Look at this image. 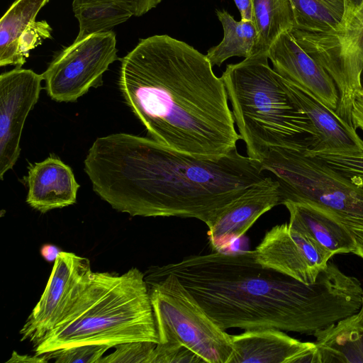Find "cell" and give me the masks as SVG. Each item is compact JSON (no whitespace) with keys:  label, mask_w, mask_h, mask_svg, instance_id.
I'll list each match as a JSON object with an SVG mask.
<instances>
[{"label":"cell","mask_w":363,"mask_h":363,"mask_svg":"<svg viewBox=\"0 0 363 363\" xmlns=\"http://www.w3.org/2000/svg\"><path fill=\"white\" fill-rule=\"evenodd\" d=\"M12 362V363H35V362H40V363H44V362H48V361L46 359L45 356L43 354L42 355H27V354H19L16 352H13L11 358L6 362Z\"/></svg>","instance_id":"cell-33"},{"label":"cell","mask_w":363,"mask_h":363,"mask_svg":"<svg viewBox=\"0 0 363 363\" xmlns=\"http://www.w3.org/2000/svg\"><path fill=\"white\" fill-rule=\"evenodd\" d=\"M240 13L241 20L244 21H252V0H233Z\"/></svg>","instance_id":"cell-34"},{"label":"cell","mask_w":363,"mask_h":363,"mask_svg":"<svg viewBox=\"0 0 363 363\" xmlns=\"http://www.w3.org/2000/svg\"><path fill=\"white\" fill-rule=\"evenodd\" d=\"M121 60L120 90L152 139L199 159L237 148L225 86L206 55L164 34L140 39Z\"/></svg>","instance_id":"cell-2"},{"label":"cell","mask_w":363,"mask_h":363,"mask_svg":"<svg viewBox=\"0 0 363 363\" xmlns=\"http://www.w3.org/2000/svg\"><path fill=\"white\" fill-rule=\"evenodd\" d=\"M289 225L333 256L354 252L351 228L334 213L312 203L286 201Z\"/></svg>","instance_id":"cell-17"},{"label":"cell","mask_w":363,"mask_h":363,"mask_svg":"<svg viewBox=\"0 0 363 363\" xmlns=\"http://www.w3.org/2000/svg\"><path fill=\"white\" fill-rule=\"evenodd\" d=\"M353 128L363 131V88L357 94L352 109Z\"/></svg>","instance_id":"cell-31"},{"label":"cell","mask_w":363,"mask_h":363,"mask_svg":"<svg viewBox=\"0 0 363 363\" xmlns=\"http://www.w3.org/2000/svg\"><path fill=\"white\" fill-rule=\"evenodd\" d=\"M291 32L335 82L339 94L335 114L347 130L355 132L352 109L363 88V1L340 31L311 33L294 28Z\"/></svg>","instance_id":"cell-8"},{"label":"cell","mask_w":363,"mask_h":363,"mask_svg":"<svg viewBox=\"0 0 363 363\" xmlns=\"http://www.w3.org/2000/svg\"><path fill=\"white\" fill-rule=\"evenodd\" d=\"M252 6L257 30L252 55H268L269 48L278 37L294 28V8L290 0H252Z\"/></svg>","instance_id":"cell-20"},{"label":"cell","mask_w":363,"mask_h":363,"mask_svg":"<svg viewBox=\"0 0 363 363\" xmlns=\"http://www.w3.org/2000/svg\"><path fill=\"white\" fill-rule=\"evenodd\" d=\"M313 335L318 363H363V320L357 313Z\"/></svg>","instance_id":"cell-19"},{"label":"cell","mask_w":363,"mask_h":363,"mask_svg":"<svg viewBox=\"0 0 363 363\" xmlns=\"http://www.w3.org/2000/svg\"><path fill=\"white\" fill-rule=\"evenodd\" d=\"M350 228L356 245V249L353 253L363 259V225Z\"/></svg>","instance_id":"cell-35"},{"label":"cell","mask_w":363,"mask_h":363,"mask_svg":"<svg viewBox=\"0 0 363 363\" xmlns=\"http://www.w3.org/2000/svg\"><path fill=\"white\" fill-rule=\"evenodd\" d=\"M72 9L79 26L74 42L111 31L133 16L117 0H73Z\"/></svg>","instance_id":"cell-23"},{"label":"cell","mask_w":363,"mask_h":363,"mask_svg":"<svg viewBox=\"0 0 363 363\" xmlns=\"http://www.w3.org/2000/svg\"><path fill=\"white\" fill-rule=\"evenodd\" d=\"M93 190L132 216L194 218L208 226L248 188L267 176L237 148L199 159L128 133L98 138L84 162Z\"/></svg>","instance_id":"cell-1"},{"label":"cell","mask_w":363,"mask_h":363,"mask_svg":"<svg viewBox=\"0 0 363 363\" xmlns=\"http://www.w3.org/2000/svg\"><path fill=\"white\" fill-rule=\"evenodd\" d=\"M110 348L104 345H82L60 348L43 355L48 362L53 360L56 363H99Z\"/></svg>","instance_id":"cell-26"},{"label":"cell","mask_w":363,"mask_h":363,"mask_svg":"<svg viewBox=\"0 0 363 363\" xmlns=\"http://www.w3.org/2000/svg\"><path fill=\"white\" fill-rule=\"evenodd\" d=\"M159 342L183 346L205 363H230L231 335L220 328L173 274L145 273Z\"/></svg>","instance_id":"cell-7"},{"label":"cell","mask_w":363,"mask_h":363,"mask_svg":"<svg viewBox=\"0 0 363 363\" xmlns=\"http://www.w3.org/2000/svg\"><path fill=\"white\" fill-rule=\"evenodd\" d=\"M60 251L52 245H45L41 248L43 257L49 262L55 261Z\"/></svg>","instance_id":"cell-36"},{"label":"cell","mask_w":363,"mask_h":363,"mask_svg":"<svg viewBox=\"0 0 363 363\" xmlns=\"http://www.w3.org/2000/svg\"><path fill=\"white\" fill-rule=\"evenodd\" d=\"M134 16L140 17L157 7L162 0H117Z\"/></svg>","instance_id":"cell-30"},{"label":"cell","mask_w":363,"mask_h":363,"mask_svg":"<svg viewBox=\"0 0 363 363\" xmlns=\"http://www.w3.org/2000/svg\"><path fill=\"white\" fill-rule=\"evenodd\" d=\"M279 204V182L267 176L229 203L208 226L213 248L222 252L242 237L262 214Z\"/></svg>","instance_id":"cell-14"},{"label":"cell","mask_w":363,"mask_h":363,"mask_svg":"<svg viewBox=\"0 0 363 363\" xmlns=\"http://www.w3.org/2000/svg\"><path fill=\"white\" fill-rule=\"evenodd\" d=\"M359 317L363 320V294L362 296V304L359 311L357 313Z\"/></svg>","instance_id":"cell-37"},{"label":"cell","mask_w":363,"mask_h":363,"mask_svg":"<svg viewBox=\"0 0 363 363\" xmlns=\"http://www.w3.org/2000/svg\"><path fill=\"white\" fill-rule=\"evenodd\" d=\"M146 273L174 274L224 330L275 328L313 335L342 319L346 308L345 285L333 269L307 284L263 266L255 250L190 255Z\"/></svg>","instance_id":"cell-3"},{"label":"cell","mask_w":363,"mask_h":363,"mask_svg":"<svg viewBox=\"0 0 363 363\" xmlns=\"http://www.w3.org/2000/svg\"><path fill=\"white\" fill-rule=\"evenodd\" d=\"M306 151V150H305ZM318 157L356 185L363 188V150L308 153Z\"/></svg>","instance_id":"cell-25"},{"label":"cell","mask_w":363,"mask_h":363,"mask_svg":"<svg viewBox=\"0 0 363 363\" xmlns=\"http://www.w3.org/2000/svg\"><path fill=\"white\" fill-rule=\"evenodd\" d=\"M50 0H16L0 21V66L23 64L18 52L21 35Z\"/></svg>","instance_id":"cell-21"},{"label":"cell","mask_w":363,"mask_h":363,"mask_svg":"<svg viewBox=\"0 0 363 363\" xmlns=\"http://www.w3.org/2000/svg\"><path fill=\"white\" fill-rule=\"evenodd\" d=\"M267 55H255L223 72L228 99L247 156L259 161L271 147L313 148L317 135Z\"/></svg>","instance_id":"cell-5"},{"label":"cell","mask_w":363,"mask_h":363,"mask_svg":"<svg viewBox=\"0 0 363 363\" xmlns=\"http://www.w3.org/2000/svg\"><path fill=\"white\" fill-rule=\"evenodd\" d=\"M89 260L60 251L45 290L20 330L21 340L40 342L71 312L91 282Z\"/></svg>","instance_id":"cell-10"},{"label":"cell","mask_w":363,"mask_h":363,"mask_svg":"<svg viewBox=\"0 0 363 363\" xmlns=\"http://www.w3.org/2000/svg\"><path fill=\"white\" fill-rule=\"evenodd\" d=\"M28 169L26 202L30 207L45 213L76 202L79 184L70 167L59 158L50 155Z\"/></svg>","instance_id":"cell-16"},{"label":"cell","mask_w":363,"mask_h":363,"mask_svg":"<svg viewBox=\"0 0 363 363\" xmlns=\"http://www.w3.org/2000/svg\"><path fill=\"white\" fill-rule=\"evenodd\" d=\"M216 13L223 27V38L206 55L211 65L220 67L232 57H251L257 40L254 23L238 21L225 10H216Z\"/></svg>","instance_id":"cell-22"},{"label":"cell","mask_w":363,"mask_h":363,"mask_svg":"<svg viewBox=\"0 0 363 363\" xmlns=\"http://www.w3.org/2000/svg\"><path fill=\"white\" fill-rule=\"evenodd\" d=\"M231 338L230 363H318L315 342L300 341L281 330H247Z\"/></svg>","instance_id":"cell-15"},{"label":"cell","mask_w":363,"mask_h":363,"mask_svg":"<svg viewBox=\"0 0 363 363\" xmlns=\"http://www.w3.org/2000/svg\"><path fill=\"white\" fill-rule=\"evenodd\" d=\"M286 80V79H285ZM299 107L307 114L317 135V141L308 153L342 152L363 150V140L348 130L334 112L309 91L286 81Z\"/></svg>","instance_id":"cell-18"},{"label":"cell","mask_w":363,"mask_h":363,"mask_svg":"<svg viewBox=\"0 0 363 363\" xmlns=\"http://www.w3.org/2000/svg\"><path fill=\"white\" fill-rule=\"evenodd\" d=\"M159 342L145 274L133 267L121 275L94 272L67 317L40 342L35 354L82 345L111 347L128 342Z\"/></svg>","instance_id":"cell-4"},{"label":"cell","mask_w":363,"mask_h":363,"mask_svg":"<svg viewBox=\"0 0 363 363\" xmlns=\"http://www.w3.org/2000/svg\"><path fill=\"white\" fill-rule=\"evenodd\" d=\"M205 363L196 354L183 346L157 343L153 352L152 363Z\"/></svg>","instance_id":"cell-29"},{"label":"cell","mask_w":363,"mask_h":363,"mask_svg":"<svg viewBox=\"0 0 363 363\" xmlns=\"http://www.w3.org/2000/svg\"><path fill=\"white\" fill-rule=\"evenodd\" d=\"M306 149L271 147L259 161L279 184L281 204L306 202L338 216L350 227L363 225V188ZM309 149V148H308Z\"/></svg>","instance_id":"cell-6"},{"label":"cell","mask_w":363,"mask_h":363,"mask_svg":"<svg viewBox=\"0 0 363 363\" xmlns=\"http://www.w3.org/2000/svg\"><path fill=\"white\" fill-rule=\"evenodd\" d=\"M363 0H343L344 1V12L342 19L340 23V28L339 29H342L345 24L349 21V19L352 17L354 13L357 10L359 7L361 3ZM336 31V32H337Z\"/></svg>","instance_id":"cell-32"},{"label":"cell","mask_w":363,"mask_h":363,"mask_svg":"<svg viewBox=\"0 0 363 363\" xmlns=\"http://www.w3.org/2000/svg\"><path fill=\"white\" fill-rule=\"evenodd\" d=\"M268 57L273 69L286 81L311 93L333 112L339 94L327 71L296 42L291 31L283 33L272 43Z\"/></svg>","instance_id":"cell-13"},{"label":"cell","mask_w":363,"mask_h":363,"mask_svg":"<svg viewBox=\"0 0 363 363\" xmlns=\"http://www.w3.org/2000/svg\"><path fill=\"white\" fill-rule=\"evenodd\" d=\"M295 29L311 33L336 32L344 12L343 0H290Z\"/></svg>","instance_id":"cell-24"},{"label":"cell","mask_w":363,"mask_h":363,"mask_svg":"<svg viewBox=\"0 0 363 363\" xmlns=\"http://www.w3.org/2000/svg\"><path fill=\"white\" fill-rule=\"evenodd\" d=\"M52 28L46 21L30 23L21 35L18 40V52L23 65L29 57V52L42 42L50 38Z\"/></svg>","instance_id":"cell-28"},{"label":"cell","mask_w":363,"mask_h":363,"mask_svg":"<svg viewBox=\"0 0 363 363\" xmlns=\"http://www.w3.org/2000/svg\"><path fill=\"white\" fill-rule=\"evenodd\" d=\"M113 30L73 42L54 57L42 74L48 96L57 102H74L91 87L102 85L109 65L117 55Z\"/></svg>","instance_id":"cell-9"},{"label":"cell","mask_w":363,"mask_h":363,"mask_svg":"<svg viewBox=\"0 0 363 363\" xmlns=\"http://www.w3.org/2000/svg\"><path fill=\"white\" fill-rule=\"evenodd\" d=\"M43 80L31 69L16 67L0 76V179L19 157L26 119L38 101Z\"/></svg>","instance_id":"cell-11"},{"label":"cell","mask_w":363,"mask_h":363,"mask_svg":"<svg viewBox=\"0 0 363 363\" xmlns=\"http://www.w3.org/2000/svg\"><path fill=\"white\" fill-rule=\"evenodd\" d=\"M255 252L263 266L307 284L316 281L333 256L289 223L267 231Z\"/></svg>","instance_id":"cell-12"},{"label":"cell","mask_w":363,"mask_h":363,"mask_svg":"<svg viewBox=\"0 0 363 363\" xmlns=\"http://www.w3.org/2000/svg\"><path fill=\"white\" fill-rule=\"evenodd\" d=\"M157 343L135 341L115 346V351L102 357L99 363H152L153 352Z\"/></svg>","instance_id":"cell-27"}]
</instances>
